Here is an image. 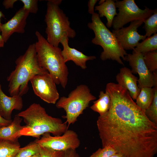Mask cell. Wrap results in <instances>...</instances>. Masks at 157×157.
Masks as SVG:
<instances>
[{"label":"cell","mask_w":157,"mask_h":157,"mask_svg":"<svg viewBox=\"0 0 157 157\" xmlns=\"http://www.w3.org/2000/svg\"><path fill=\"white\" fill-rule=\"evenodd\" d=\"M4 17V15L2 13V12L0 11V32L1 31V26L2 24V23H1V19L2 17Z\"/></svg>","instance_id":"obj_37"},{"label":"cell","mask_w":157,"mask_h":157,"mask_svg":"<svg viewBox=\"0 0 157 157\" xmlns=\"http://www.w3.org/2000/svg\"><path fill=\"white\" fill-rule=\"evenodd\" d=\"M98 1V0H90L88 1V11L89 13L92 15L95 13L94 12L95 5Z\"/></svg>","instance_id":"obj_31"},{"label":"cell","mask_w":157,"mask_h":157,"mask_svg":"<svg viewBox=\"0 0 157 157\" xmlns=\"http://www.w3.org/2000/svg\"><path fill=\"white\" fill-rule=\"evenodd\" d=\"M29 14L22 7L7 22L2 24L0 32L5 43L14 33L23 34L25 32L27 19Z\"/></svg>","instance_id":"obj_13"},{"label":"cell","mask_w":157,"mask_h":157,"mask_svg":"<svg viewBox=\"0 0 157 157\" xmlns=\"http://www.w3.org/2000/svg\"><path fill=\"white\" fill-rule=\"evenodd\" d=\"M64 151L40 146V157H63Z\"/></svg>","instance_id":"obj_28"},{"label":"cell","mask_w":157,"mask_h":157,"mask_svg":"<svg viewBox=\"0 0 157 157\" xmlns=\"http://www.w3.org/2000/svg\"><path fill=\"white\" fill-rule=\"evenodd\" d=\"M63 157H80L76 150L69 149L64 151Z\"/></svg>","instance_id":"obj_30"},{"label":"cell","mask_w":157,"mask_h":157,"mask_svg":"<svg viewBox=\"0 0 157 157\" xmlns=\"http://www.w3.org/2000/svg\"><path fill=\"white\" fill-rule=\"evenodd\" d=\"M35 140L40 146L59 151L76 150L80 144L78 134L70 129L59 135L52 136L50 133H45Z\"/></svg>","instance_id":"obj_9"},{"label":"cell","mask_w":157,"mask_h":157,"mask_svg":"<svg viewBox=\"0 0 157 157\" xmlns=\"http://www.w3.org/2000/svg\"><path fill=\"white\" fill-rule=\"evenodd\" d=\"M69 38H64L60 43L63 49L62 50V54L64 62L66 63L69 61H72L77 66L83 69L87 67L86 62L90 60L96 59L94 56H88L77 50L70 47L68 44Z\"/></svg>","instance_id":"obj_14"},{"label":"cell","mask_w":157,"mask_h":157,"mask_svg":"<svg viewBox=\"0 0 157 157\" xmlns=\"http://www.w3.org/2000/svg\"><path fill=\"white\" fill-rule=\"evenodd\" d=\"M20 148L18 140L0 139V157H15Z\"/></svg>","instance_id":"obj_20"},{"label":"cell","mask_w":157,"mask_h":157,"mask_svg":"<svg viewBox=\"0 0 157 157\" xmlns=\"http://www.w3.org/2000/svg\"><path fill=\"white\" fill-rule=\"evenodd\" d=\"M105 91L110 107L97 121L102 147H111L124 157H153L157 152V125L124 88L110 82Z\"/></svg>","instance_id":"obj_1"},{"label":"cell","mask_w":157,"mask_h":157,"mask_svg":"<svg viewBox=\"0 0 157 157\" xmlns=\"http://www.w3.org/2000/svg\"><path fill=\"white\" fill-rule=\"evenodd\" d=\"M144 63L149 71L151 72L157 70V50L143 54Z\"/></svg>","instance_id":"obj_26"},{"label":"cell","mask_w":157,"mask_h":157,"mask_svg":"<svg viewBox=\"0 0 157 157\" xmlns=\"http://www.w3.org/2000/svg\"><path fill=\"white\" fill-rule=\"evenodd\" d=\"M144 25L143 28L145 31L147 38L151 36L152 34L157 32V8L154 10L153 14L143 22Z\"/></svg>","instance_id":"obj_23"},{"label":"cell","mask_w":157,"mask_h":157,"mask_svg":"<svg viewBox=\"0 0 157 157\" xmlns=\"http://www.w3.org/2000/svg\"><path fill=\"white\" fill-rule=\"evenodd\" d=\"M153 89V100L149 106L144 111V113L151 121L157 125V87H154Z\"/></svg>","instance_id":"obj_25"},{"label":"cell","mask_w":157,"mask_h":157,"mask_svg":"<svg viewBox=\"0 0 157 157\" xmlns=\"http://www.w3.org/2000/svg\"><path fill=\"white\" fill-rule=\"evenodd\" d=\"M143 54L133 50L132 54H127L125 60L128 62L133 74H138L139 78L138 86L140 89L143 87H154L153 73L146 65L143 60Z\"/></svg>","instance_id":"obj_11"},{"label":"cell","mask_w":157,"mask_h":157,"mask_svg":"<svg viewBox=\"0 0 157 157\" xmlns=\"http://www.w3.org/2000/svg\"><path fill=\"white\" fill-rule=\"evenodd\" d=\"M23 4V8L29 13L36 14L38 10V0H20Z\"/></svg>","instance_id":"obj_29"},{"label":"cell","mask_w":157,"mask_h":157,"mask_svg":"<svg viewBox=\"0 0 157 157\" xmlns=\"http://www.w3.org/2000/svg\"><path fill=\"white\" fill-rule=\"evenodd\" d=\"M105 0H100L99 1L98 4L99 5H101L105 1Z\"/></svg>","instance_id":"obj_38"},{"label":"cell","mask_w":157,"mask_h":157,"mask_svg":"<svg viewBox=\"0 0 157 157\" xmlns=\"http://www.w3.org/2000/svg\"><path fill=\"white\" fill-rule=\"evenodd\" d=\"M17 115L22 118L26 124L20 131L21 136L39 139L47 133L54 136L61 135L68 129L69 126L65 122L49 115L39 104H32Z\"/></svg>","instance_id":"obj_2"},{"label":"cell","mask_w":157,"mask_h":157,"mask_svg":"<svg viewBox=\"0 0 157 157\" xmlns=\"http://www.w3.org/2000/svg\"><path fill=\"white\" fill-rule=\"evenodd\" d=\"M23 106L22 97L8 96L2 91L0 82V115L6 120H11L13 110H21Z\"/></svg>","instance_id":"obj_15"},{"label":"cell","mask_w":157,"mask_h":157,"mask_svg":"<svg viewBox=\"0 0 157 157\" xmlns=\"http://www.w3.org/2000/svg\"><path fill=\"white\" fill-rule=\"evenodd\" d=\"M96 99L88 86L81 84L71 91L67 97L63 96L59 98L56 107L63 108L65 111L66 115L63 117L69 127L77 121L78 117L89 106L90 102Z\"/></svg>","instance_id":"obj_7"},{"label":"cell","mask_w":157,"mask_h":157,"mask_svg":"<svg viewBox=\"0 0 157 157\" xmlns=\"http://www.w3.org/2000/svg\"><path fill=\"white\" fill-rule=\"evenodd\" d=\"M92 22L88 24V27L92 30L95 36L92 43L100 46L103 49L100 58L103 61L111 60L124 65L121 58L125 60L127 53L121 46L114 34L101 21L98 13L92 15Z\"/></svg>","instance_id":"obj_5"},{"label":"cell","mask_w":157,"mask_h":157,"mask_svg":"<svg viewBox=\"0 0 157 157\" xmlns=\"http://www.w3.org/2000/svg\"><path fill=\"white\" fill-rule=\"evenodd\" d=\"M52 3L58 6H59L61 3L62 0H49Z\"/></svg>","instance_id":"obj_34"},{"label":"cell","mask_w":157,"mask_h":157,"mask_svg":"<svg viewBox=\"0 0 157 157\" xmlns=\"http://www.w3.org/2000/svg\"><path fill=\"white\" fill-rule=\"evenodd\" d=\"M154 94L153 88L149 87L141 88L136 99V105L144 111L151 103L153 98Z\"/></svg>","instance_id":"obj_21"},{"label":"cell","mask_w":157,"mask_h":157,"mask_svg":"<svg viewBox=\"0 0 157 157\" xmlns=\"http://www.w3.org/2000/svg\"><path fill=\"white\" fill-rule=\"evenodd\" d=\"M17 1V0H4L3 1L2 4L6 9L13 8L15 3Z\"/></svg>","instance_id":"obj_32"},{"label":"cell","mask_w":157,"mask_h":157,"mask_svg":"<svg viewBox=\"0 0 157 157\" xmlns=\"http://www.w3.org/2000/svg\"><path fill=\"white\" fill-rule=\"evenodd\" d=\"M40 146L35 140L19 149L15 157H31L40 153Z\"/></svg>","instance_id":"obj_24"},{"label":"cell","mask_w":157,"mask_h":157,"mask_svg":"<svg viewBox=\"0 0 157 157\" xmlns=\"http://www.w3.org/2000/svg\"><path fill=\"white\" fill-rule=\"evenodd\" d=\"M118 85L126 89L134 100H136L140 91L137 85L138 78L131 70L126 67L121 68L116 76Z\"/></svg>","instance_id":"obj_16"},{"label":"cell","mask_w":157,"mask_h":157,"mask_svg":"<svg viewBox=\"0 0 157 157\" xmlns=\"http://www.w3.org/2000/svg\"><path fill=\"white\" fill-rule=\"evenodd\" d=\"M144 20H135L131 22L127 27L112 30V33L125 50H133L140 40L143 41L147 38L145 35H141L138 31V28L143 23Z\"/></svg>","instance_id":"obj_12"},{"label":"cell","mask_w":157,"mask_h":157,"mask_svg":"<svg viewBox=\"0 0 157 157\" xmlns=\"http://www.w3.org/2000/svg\"><path fill=\"white\" fill-rule=\"evenodd\" d=\"M12 120H7L0 115V128L9 125L12 122Z\"/></svg>","instance_id":"obj_33"},{"label":"cell","mask_w":157,"mask_h":157,"mask_svg":"<svg viewBox=\"0 0 157 157\" xmlns=\"http://www.w3.org/2000/svg\"><path fill=\"white\" fill-rule=\"evenodd\" d=\"M47 3V9L44 21L47 25L45 33L47 40L50 44L58 47L65 37L73 38L76 35L75 30L70 26L69 18L59 7L49 0Z\"/></svg>","instance_id":"obj_6"},{"label":"cell","mask_w":157,"mask_h":157,"mask_svg":"<svg viewBox=\"0 0 157 157\" xmlns=\"http://www.w3.org/2000/svg\"><path fill=\"white\" fill-rule=\"evenodd\" d=\"M30 81L36 95L48 103L56 104L59 95L56 84L49 73L36 75Z\"/></svg>","instance_id":"obj_10"},{"label":"cell","mask_w":157,"mask_h":157,"mask_svg":"<svg viewBox=\"0 0 157 157\" xmlns=\"http://www.w3.org/2000/svg\"><path fill=\"white\" fill-rule=\"evenodd\" d=\"M115 2L113 0H106L102 4L95 7L94 10L98 11L99 17H105L107 19V28L112 27L113 19L117 15Z\"/></svg>","instance_id":"obj_18"},{"label":"cell","mask_w":157,"mask_h":157,"mask_svg":"<svg viewBox=\"0 0 157 157\" xmlns=\"http://www.w3.org/2000/svg\"><path fill=\"white\" fill-rule=\"evenodd\" d=\"M133 50L143 54L149 52L157 50V33L139 42Z\"/></svg>","instance_id":"obj_22"},{"label":"cell","mask_w":157,"mask_h":157,"mask_svg":"<svg viewBox=\"0 0 157 157\" xmlns=\"http://www.w3.org/2000/svg\"><path fill=\"white\" fill-rule=\"evenodd\" d=\"M22 120V117L17 115L9 125L0 128V139L11 140H18L21 136L20 131L24 126L21 125Z\"/></svg>","instance_id":"obj_17"},{"label":"cell","mask_w":157,"mask_h":157,"mask_svg":"<svg viewBox=\"0 0 157 157\" xmlns=\"http://www.w3.org/2000/svg\"><path fill=\"white\" fill-rule=\"evenodd\" d=\"M116 153L117 152L112 147L106 146L99 148L89 157H110Z\"/></svg>","instance_id":"obj_27"},{"label":"cell","mask_w":157,"mask_h":157,"mask_svg":"<svg viewBox=\"0 0 157 157\" xmlns=\"http://www.w3.org/2000/svg\"><path fill=\"white\" fill-rule=\"evenodd\" d=\"M31 157H40V154L34 155Z\"/></svg>","instance_id":"obj_39"},{"label":"cell","mask_w":157,"mask_h":157,"mask_svg":"<svg viewBox=\"0 0 157 157\" xmlns=\"http://www.w3.org/2000/svg\"><path fill=\"white\" fill-rule=\"evenodd\" d=\"M35 35L37 41L35 47L40 66L48 72L56 84L65 89L67 85L69 72L59 47L50 44L38 31Z\"/></svg>","instance_id":"obj_4"},{"label":"cell","mask_w":157,"mask_h":157,"mask_svg":"<svg viewBox=\"0 0 157 157\" xmlns=\"http://www.w3.org/2000/svg\"><path fill=\"white\" fill-rule=\"evenodd\" d=\"M115 3L119 12L114 17L112 24L115 30L122 28L129 22L145 19L151 15L154 11V10L146 6L144 9H141L134 0H116Z\"/></svg>","instance_id":"obj_8"},{"label":"cell","mask_w":157,"mask_h":157,"mask_svg":"<svg viewBox=\"0 0 157 157\" xmlns=\"http://www.w3.org/2000/svg\"><path fill=\"white\" fill-rule=\"evenodd\" d=\"M110 157H124L121 154L119 153H116L113 154Z\"/></svg>","instance_id":"obj_36"},{"label":"cell","mask_w":157,"mask_h":157,"mask_svg":"<svg viewBox=\"0 0 157 157\" xmlns=\"http://www.w3.org/2000/svg\"><path fill=\"white\" fill-rule=\"evenodd\" d=\"M5 43L1 37V34H0V48L4 47Z\"/></svg>","instance_id":"obj_35"},{"label":"cell","mask_w":157,"mask_h":157,"mask_svg":"<svg viewBox=\"0 0 157 157\" xmlns=\"http://www.w3.org/2000/svg\"><path fill=\"white\" fill-rule=\"evenodd\" d=\"M16 66L7 78L10 96L22 97L28 92V83L34 76L49 73L38 63L35 44L29 45L25 53L15 61Z\"/></svg>","instance_id":"obj_3"},{"label":"cell","mask_w":157,"mask_h":157,"mask_svg":"<svg viewBox=\"0 0 157 157\" xmlns=\"http://www.w3.org/2000/svg\"><path fill=\"white\" fill-rule=\"evenodd\" d=\"M99 97L97 100L93 101V104L90 108L92 110L98 113L101 116L106 113L110 109L111 100L108 94L103 91L100 92Z\"/></svg>","instance_id":"obj_19"}]
</instances>
